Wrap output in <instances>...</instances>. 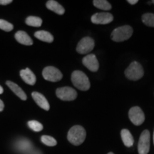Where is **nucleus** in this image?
<instances>
[{
    "mask_svg": "<svg viewBox=\"0 0 154 154\" xmlns=\"http://www.w3.org/2000/svg\"><path fill=\"white\" fill-rule=\"evenodd\" d=\"M86 137V130L84 127L79 125H76L72 127L67 134V139L74 146H79L84 143Z\"/></svg>",
    "mask_w": 154,
    "mask_h": 154,
    "instance_id": "nucleus-1",
    "label": "nucleus"
},
{
    "mask_svg": "<svg viewBox=\"0 0 154 154\" xmlns=\"http://www.w3.org/2000/svg\"><path fill=\"white\" fill-rule=\"evenodd\" d=\"M72 82L75 87L81 91H88L91 86L87 76L82 71H74L72 74Z\"/></svg>",
    "mask_w": 154,
    "mask_h": 154,
    "instance_id": "nucleus-2",
    "label": "nucleus"
},
{
    "mask_svg": "<svg viewBox=\"0 0 154 154\" xmlns=\"http://www.w3.org/2000/svg\"><path fill=\"white\" fill-rule=\"evenodd\" d=\"M133 34V29L129 25L119 26L116 28L111 34V39L116 42H122L126 41Z\"/></svg>",
    "mask_w": 154,
    "mask_h": 154,
    "instance_id": "nucleus-3",
    "label": "nucleus"
},
{
    "mask_svg": "<svg viewBox=\"0 0 154 154\" xmlns=\"http://www.w3.org/2000/svg\"><path fill=\"white\" fill-rule=\"evenodd\" d=\"M124 74L128 79L138 81L143 76L144 72L143 66L138 61H134L125 70Z\"/></svg>",
    "mask_w": 154,
    "mask_h": 154,
    "instance_id": "nucleus-4",
    "label": "nucleus"
},
{
    "mask_svg": "<svg viewBox=\"0 0 154 154\" xmlns=\"http://www.w3.org/2000/svg\"><path fill=\"white\" fill-rule=\"evenodd\" d=\"M56 94L59 99L66 101H74L77 97V92L76 90L69 86L57 88L56 91Z\"/></svg>",
    "mask_w": 154,
    "mask_h": 154,
    "instance_id": "nucleus-5",
    "label": "nucleus"
},
{
    "mask_svg": "<svg viewBox=\"0 0 154 154\" xmlns=\"http://www.w3.org/2000/svg\"><path fill=\"white\" fill-rule=\"evenodd\" d=\"M94 46L95 42L93 38L89 36H86L82 38L77 44L76 51L80 54H86L94 49Z\"/></svg>",
    "mask_w": 154,
    "mask_h": 154,
    "instance_id": "nucleus-6",
    "label": "nucleus"
},
{
    "mask_svg": "<svg viewBox=\"0 0 154 154\" xmlns=\"http://www.w3.org/2000/svg\"><path fill=\"white\" fill-rule=\"evenodd\" d=\"M44 79L45 80L51 82H57L61 80L63 75L60 71L54 66H47L42 72Z\"/></svg>",
    "mask_w": 154,
    "mask_h": 154,
    "instance_id": "nucleus-7",
    "label": "nucleus"
},
{
    "mask_svg": "<svg viewBox=\"0 0 154 154\" xmlns=\"http://www.w3.org/2000/svg\"><path fill=\"white\" fill-rule=\"evenodd\" d=\"M151 135L149 130H144L140 134L138 144V151L139 154H148L150 150Z\"/></svg>",
    "mask_w": 154,
    "mask_h": 154,
    "instance_id": "nucleus-8",
    "label": "nucleus"
},
{
    "mask_svg": "<svg viewBox=\"0 0 154 154\" xmlns=\"http://www.w3.org/2000/svg\"><path fill=\"white\" fill-rule=\"evenodd\" d=\"M130 121L136 126H140L145 121V115L142 109L138 106H134L128 111Z\"/></svg>",
    "mask_w": 154,
    "mask_h": 154,
    "instance_id": "nucleus-9",
    "label": "nucleus"
},
{
    "mask_svg": "<svg viewBox=\"0 0 154 154\" xmlns=\"http://www.w3.org/2000/svg\"><path fill=\"white\" fill-rule=\"evenodd\" d=\"M91 20L96 24H108L113 20V16L108 12L96 13L91 17Z\"/></svg>",
    "mask_w": 154,
    "mask_h": 154,
    "instance_id": "nucleus-10",
    "label": "nucleus"
},
{
    "mask_svg": "<svg viewBox=\"0 0 154 154\" xmlns=\"http://www.w3.org/2000/svg\"><path fill=\"white\" fill-rule=\"evenodd\" d=\"M83 64L91 72H96L99 70V63L98 59L94 54H88L83 58Z\"/></svg>",
    "mask_w": 154,
    "mask_h": 154,
    "instance_id": "nucleus-11",
    "label": "nucleus"
},
{
    "mask_svg": "<svg viewBox=\"0 0 154 154\" xmlns=\"http://www.w3.org/2000/svg\"><path fill=\"white\" fill-rule=\"evenodd\" d=\"M32 96L36 103H37L38 106L41 107L42 109H43L46 111L49 110L50 106H49V102H48L47 99H46V98L44 97L42 94L35 91L32 94Z\"/></svg>",
    "mask_w": 154,
    "mask_h": 154,
    "instance_id": "nucleus-12",
    "label": "nucleus"
},
{
    "mask_svg": "<svg viewBox=\"0 0 154 154\" xmlns=\"http://www.w3.org/2000/svg\"><path fill=\"white\" fill-rule=\"evenodd\" d=\"M20 76L22 80L26 84L29 85H34L36 83V76L32 71L29 68L23 69L20 72Z\"/></svg>",
    "mask_w": 154,
    "mask_h": 154,
    "instance_id": "nucleus-13",
    "label": "nucleus"
},
{
    "mask_svg": "<svg viewBox=\"0 0 154 154\" xmlns=\"http://www.w3.org/2000/svg\"><path fill=\"white\" fill-rule=\"evenodd\" d=\"M15 38L19 43L24 45L30 46L33 44V41L27 34L23 31H19L15 34Z\"/></svg>",
    "mask_w": 154,
    "mask_h": 154,
    "instance_id": "nucleus-14",
    "label": "nucleus"
},
{
    "mask_svg": "<svg viewBox=\"0 0 154 154\" xmlns=\"http://www.w3.org/2000/svg\"><path fill=\"white\" fill-rule=\"evenodd\" d=\"M7 85L9 86V88H10L11 91L14 92L19 98H20V99L23 100V101L26 100V98L27 97H26V94L24 93V91H23L22 88L19 87L17 84H15V83L12 82H10V81H7Z\"/></svg>",
    "mask_w": 154,
    "mask_h": 154,
    "instance_id": "nucleus-15",
    "label": "nucleus"
},
{
    "mask_svg": "<svg viewBox=\"0 0 154 154\" xmlns=\"http://www.w3.org/2000/svg\"><path fill=\"white\" fill-rule=\"evenodd\" d=\"M47 9H49V10L53 11L54 12L57 13V14L62 15L64 14L65 9L61 5H59L57 2L54 1V0H49L48 1L47 4H46Z\"/></svg>",
    "mask_w": 154,
    "mask_h": 154,
    "instance_id": "nucleus-16",
    "label": "nucleus"
},
{
    "mask_svg": "<svg viewBox=\"0 0 154 154\" xmlns=\"http://www.w3.org/2000/svg\"><path fill=\"white\" fill-rule=\"evenodd\" d=\"M121 138H122L123 143L126 147H131L134 143V137L132 134L128 129H123L121 132Z\"/></svg>",
    "mask_w": 154,
    "mask_h": 154,
    "instance_id": "nucleus-17",
    "label": "nucleus"
},
{
    "mask_svg": "<svg viewBox=\"0 0 154 154\" xmlns=\"http://www.w3.org/2000/svg\"><path fill=\"white\" fill-rule=\"evenodd\" d=\"M36 38L41 41L47 42V43H51L54 41V36L52 34L46 31H38L34 34Z\"/></svg>",
    "mask_w": 154,
    "mask_h": 154,
    "instance_id": "nucleus-18",
    "label": "nucleus"
},
{
    "mask_svg": "<svg viewBox=\"0 0 154 154\" xmlns=\"http://www.w3.org/2000/svg\"><path fill=\"white\" fill-rule=\"evenodd\" d=\"M94 5L95 6L96 8L102 9V10H110L111 9V4L107 2L106 0H94L93 1Z\"/></svg>",
    "mask_w": 154,
    "mask_h": 154,
    "instance_id": "nucleus-19",
    "label": "nucleus"
},
{
    "mask_svg": "<svg viewBox=\"0 0 154 154\" xmlns=\"http://www.w3.org/2000/svg\"><path fill=\"white\" fill-rule=\"evenodd\" d=\"M26 24L31 26H35V27H38L41 26L42 24V19L39 17L30 16L26 18Z\"/></svg>",
    "mask_w": 154,
    "mask_h": 154,
    "instance_id": "nucleus-20",
    "label": "nucleus"
},
{
    "mask_svg": "<svg viewBox=\"0 0 154 154\" xmlns=\"http://www.w3.org/2000/svg\"><path fill=\"white\" fill-rule=\"evenodd\" d=\"M142 22L147 26L154 27V14L146 13L142 16Z\"/></svg>",
    "mask_w": 154,
    "mask_h": 154,
    "instance_id": "nucleus-21",
    "label": "nucleus"
},
{
    "mask_svg": "<svg viewBox=\"0 0 154 154\" xmlns=\"http://www.w3.org/2000/svg\"><path fill=\"white\" fill-rule=\"evenodd\" d=\"M41 140L42 143L48 146H54L57 144V142L55 140V138L50 136H45V135L42 136Z\"/></svg>",
    "mask_w": 154,
    "mask_h": 154,
    "instance_id": "nucleus-22",
    "label": "nucleus"
},
{
    "mask_svg": "<svg viewBox=\"0 0 154 154\" xmlns=\"http://www.w3.org/2000/svg\"><path fill=\"white\" fill-rule=\"evenodd\" d=\"M28 126L34 131L39 132L43 129V125L36 121H30L28 122Z\"/></svg>",
    "mask_w": 154,
    "mask_h": 154,
    "instance_id": "nucleus-23",
    "label": "nucleus"
},
{
    "mask_svg": "<svg viewBox=\"0 0 154 154\" xmlns=\"http://www.w3.org/2000/svg\"><path fill=\"white\" fill-rule=\"evenodd\" d=\"M13 25L4 19H0V29L5 32H11L13 29Z\"/></svg>",
    "mask_w": 154,
    "mask_h": 154,
    "instance_id": "nucleus-24",
    "label": "nucleus"
},
{
    "mask_svg": "<svg viewBox=\"0 0 154 154\" xmlns=\"http://www.w3.org/2000/svg\"><path fill=\"white\" fill-rule=\"evenodd\" d=\"M18 148L21 151H26V150H29L30 148H32V143L27 140H22L19 143Z\"/></svg>",
    "mask_w": 154,
    "mask_h": 154,
    "instance_id": "nucleus-25",
    "label": "nucleus"
},
{
    "mask_svg": "<svg viewBox=\"0 0 154 154\" xmlns=\"http://www.w3.org/2000/svg\"><path fill=\"white\" fill-rule=\"evenodd\" d=\"M11 2V0H0V5H7Z\"/></svg>",
    "mask_w": 154,
    "mask_h": 154,
    "instance_id": "nucleus-26",
    "label": "nucleus"
},
{
    "mask_svg": "<svg viewBox=\"0 0 154 154\" xmlns=\"http://www.w3.org/2000/svg\"><path fill=\"white\" fill-rule=\"evenodd\" d=\"M127 2L129 3L130 5H136V3H138V0H128V1H127Z\"/></svg>",
    "mask_w": 154,
    "mask_h": 154,
    "instance_id": "nucleus-27",
    "label": "nucleus"
},
{
    "mask_svg": "<svg viewBox=\"0 0 154 154\" xmlns=\"http://www.w3.org/2000/svg\"><path fill=\"white\" fill-rule=\"evenodd\" d=\"M4 108H5V105H4L3 101L0 99V112L4 110Z\"/></svg>",
    "mask_w": 154,
    "mask_h": 154,
    "instance_id": "nucleus-28",
    "label": "nucleus"
},
{
    "mask_svg": "<svg viewBox=\"0 0 154 154\" xmlns=\"http://www.w3.org/2000/svg\"><path fill=\"white\" fill-rule=\"evenodd\" d=\"M3 92H4V89H3V88L1 86H0V94H3Z\"/></svg>",
    "mask_w": 154,
    "mask_h": 154,
    "instance_id": "nucleus-29",
    "label": "nucleus"
},
{
    "mask_svg": "<svg viewBox=\"0 0 154 154\" xmlns=\"http://www.w3.org/2000/svg\"><path fill=\"white\" fill-rule=\"evenodd\" d=\"M108 154H114V153H112V152H109V153H108Z\"/></svg>",
    "mask_w": 154,
    "mask_h": 154,
    "instance_id": "nucleus-30",
    "label": "nucleus"
},
{
    "mask_svg": "<svg viewBox=\"0 0 154 154\" xmlns=\"http://www.w3.org/2000/svg\"><path fill=\"white\" fill-rule=\"evenodd\" d=\"M153 144H154V131H153Z\"/></svg>",
    "mask_w": 154,
    "mask_h": 154,
    "instance_id": "nucleus-31",
    "label": "nucleus"
},
{
    "mask_svg": "<svg viewBox=\"0 0 154 154\" xmlns=\"http://www.w3.org/2000/svg\"><path fill=\"white\" fill-rule=\"evenodd\" d=\"M152 3L154 4V0H153V1H152Z\"/></svg>",
    "mask_w": 154,
    "mask_h": 154,
    "instance_id": "nucleus-32",
    "label": "nucleus"
}]
</instances>
